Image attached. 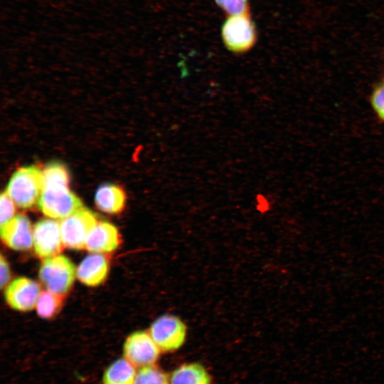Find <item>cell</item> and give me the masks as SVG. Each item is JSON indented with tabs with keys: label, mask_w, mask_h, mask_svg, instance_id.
<instances>
[{
	"label": "cell",
	"mask_w": 384,
	"mask_h": 384,
	"mask_svg": "<svg viewBox=\"0 0 384 384\" xmlns=\"http://www.w3.org/2000/svg\"><path fill=\"white\" fill-rule=\"evenodd\" d=\"M149 333L161 352H174L184 344L187 326L178 316L164 314L152 322Z\"/></svg>",
	"instance_id": "4"
},
{
	"label": "cell",
	"mask_w": 384,
	"mask_h": 384,
	"mask_svg": "<svg viewBox=\"0 0 384 384\" xmlns=\"http://www.w3.org/2000/svg\"><path fill=\"white\" fill-rule=\"evenodd\" d=\"M41 287L36 281L21 277L13 280L5 289V299L9 306L19 311H28L36 306Z\"/></svg>",
	"instance_id": "9"
},
{
	"label": "cell",
	"mask_w": 384,
	"mask_h": 384,
	"mask_svg": "<svg viewBox=\"0 0 384 384\" xmlns=\"http://www.w3.org/2000/svg\"><path fill=\"white\" fill-rule=\"evenodd\" d=\"M370 104L378 118L384 122V82L378 85L373 90Z\"/></svg>",
	"instance_id": "21"
},
{
	"label": "cell",
	"mask_w": 384,
	"mask_h": 384,
	"mask_svg": "<svg viewBox=\"0 0 384 384\" xmlns=\"http://www.w3.org/2000/svg\"><path fill=\"white\" fill-rule=\"evenodd\" d=\"M126 196L124 190L112 183H105L100 186L95 196L97 208L106 213L117 214L122 212L125 206Z\"/></svg>",
	"instance_id": "13"
},
{
	"label": "cell",
	"mask_w": 384,
	"mask_h": 384,
	"mask_svg": "<svg viewBox=\"0 0 384 384\" xmlns=\"http://www.w3.org/2000/svg\"><path fill=\"white\" fill-rule=\"evenodd\" d=\"M136 367L125 358L110 363L102 374V384H134Z\"/></svg>",
	"instance_id": "15"
},
{
	"label": "cell",
	"mask_w": 384,
	"mask_h": 384,
	"mask_svg": "<svg viewBox=\"0 0 384 384\" xmlns=\"http://www.w3.org/2000/svg\"><path fill=\"white\" fill-rule=\"evenodd\" d=\"M38 275L47 290L65 295L73 287L77 269L69 258L58 255L44 259Z\"/></svg>",
	"instance_id": "3"
},
{
	"label": "cell",
	"mask_w": 384,
	"mask_h": 384,
	"mask_svg": "<svg viewBox=\"0 0 384 384\" xmlns=\"http://www.w3.org/2000/svg\"><path fill=\"white\" fill-rule=\"evenodd\" d=\"M38 205L45 215L54 219L65 218L83 208L69 186H63L43 188Z\"/></svg>",
	"instance_id": "5"
},
{
	"label": "cell",
	"mask_w": 384,
	"mask_h": 384,
	"mask_svg": "<svg viewBox=\"0 0 384 384\" xmlns=\"http://www.w3.org/2000/svg\"><path fill=\"white\" fill-rule=\"evenodd\" d=\"M216 5L228 16L250 11L249 0H214Z\"/></svg>",
	"instance_id": "19"
},
{
	"label": "cell",
	"mask_w": 384,
	"mask_h": 384,
	"mask_svg": "<svg viewBox=\"0 0 384 384\" xmlns=\"http://www.w3.org/2000/svg\"><path fill=\"white\" fill-rule=\"evenodd\" d=\"M1 208V226L4 225L15 217V203L9 197L7 193L3 192L0 198Z\"/></svg>",
	"instance_id": "20"
},
{
	"label": "cell",
	"mask_w": 384,
	"mask_h": 384,
	"mask_svg": "<svg viewBox=\"0 0 384 384\" xmlns=\"http://www.w3.org/2000/svg\"><path fill=\"white\" fill-rule=\"evenodd\" d=\"M33 245L35 253L41 258L46 259L60 253L65 245L60 223L51 219L38 221L33 228Z\"/></svg>",
	"instance_id": "8"
},
{
	"label": "cell",
	"mask_w": 384,
	"mask_h": 384,
	"mask_svg": "<svg viewBox=\"0 0 384 384\" xmlns=\"http://www.w3.org/2000/svg\"><path fill=\"white\" fill-rule=\"evenodd\" d=\"M170 384H212L206 368L198 363H184L174 369L169 375Z\"/></svg>",
	"instance_id": "14"
},
{
	"label": "cell",
	"mask_w": 384,
	"mask_h": 384,
	"mask_svg": "<svg viewBox=\"0 0 384 384\" xmlns=\"http://www.w3.org/2000/svg\"><path fill=\"white\" fill-rule=\"evenodd\" d=\"M0 271H1V288L7 287L9 282L11 279V272L9 265L4 257L1 255L0 257Z\"/></svg>",
	"instance_id": "22"
},
{
	"label": "cell",
	"mask_w": 384,
	"mask_h": 384,
	"mask_svg": "<svg viewBox=\"0 0 384 384\" xmlns=\"http://www.w3.org/2000/svg\"><path fill=\"white\" fill-rule=\"evenodd\" d=\"M121 242L117 228L109 222L102 221L97 223L90 233L85 248L92 253L110 252L117 249Z\"/></svg>",
	"instance_id": "11"
},
{
	"label": "cell",
	"mask_w": 384,
	"mask_h": 384,
	"mask_svg": "<svg viewBox=\"0 0 384 384\" xmlns=\"http://www.w3.org/2000/svg\"><path fill=\"white\" fill-rule=\"evenodd\" d=\"M161 351L149 331H137L126 338L123 345V356L135 367L154 365Z\"/></svg>",
	"instance_id": "7"
},
{
	"label": "cell",
	"mask_w": 384,
	"mask_h": 384,
	"mask_svg": "<svg viewBox=\"0 0 384 384\" xmlns=\"http://www.w3.org/2000/svg\"><path fill=\"white\" fill-rule=\"evenodd\" d=\"M134 384H170L169 376L154 365L139 368Z\"/></svg>",
	"instance_id": "18"
},
{
	"label": "cell",
	"mask_w": 384,
	"mask_h": 384,
	"mask_svg": "<svg viewBox=\"0 0 384 384\" xmlns=\"http://www.w3.org/2000/svg\"><path fill=\"white\" fill-rule=\"evenodd\" d=\"M32 225L25 215L19 214L3 226H1V240L9 247L15 250H27L33 245Z\"/></svg>",
	"instance_id": "10"
},
{
	"label": "cell",
	"mask_w": 384,
	"mask_h": 384,
	"mask_svg": "<svg viewBox=\"0 0 384 384\" xmlns=\"http://www.w3.org/2000/svg\"><path fill=\"white\" fill-rule=\"evenodd\" d=\"M69 174L67 168L58 162H52L42 170V188L52 186H68Z\"/></svg>",
	"instance_id": "17"
},
{
	"label": "cell",
	"mask_w": 384,
	"mask_h": 384,
	"mask_svg": "<svg viewBox=\"0 0 384 384\" xmlns=\"http://www.w3.org/2000/svg\"><path fill=\"white\" fill-rule=\"evenodd\" d=\"M110 270L108 260L101 253L87 256L77 269V277L84 284L96 287L107 278Z\"/></svg>",
	"instance_id": "12"
},
{
	"label": "cell",
	"mask_w": 384,
	"mask_h": 384,
	"mask_svg": "<svg viewBox=\"0 0 384 384\" xmlns=\"http://www.w3.org/2000/svg\"><path fill=\"white\" fill-rule=\"evenodd\" d=\"M97 223L96 215L85 208L61 219L60 227L64 245L73 250L85 248L87 238Z\"/></svg>",
	"instance_id": "6"
},
{
	"label": "cell",
	"mask_w": 384,
	"mask_h": 384,
	"mask_svg": "<svg viewBox=\"0 0 384 384\" xmlns=\"http://www.w3.org/2000/svg\"><path fill=\"white\" fill-rule=\"evenodd\" d=\"M42 191V171L36 166L18 169L11 176L6 192L21 208H30L38 203Z\"/></svg>",
	"instance_id": "2"
},
{
	"label": "cell",
	"mask_w": 384,
	"mask_h": 384,
	"mask_svg": "<svg viewBox=\"0 0 384 384\" xmlns=\"http://www.w3.org/2000/svg\"><path fill=\"white\" fill-rule=\"evenodd\" d=\"M65 295L59 294L49 290L41 293L36 304L38 315L46 319L55 317L62 309Z\"/></svg>",
	"instance_id": "16"
},
{
	"label": "cell",
	"mask_w": 384,
	"mask_h": 384,
	"mask_svg": "<svg viewBox=\"0 0 384 384\" xmlns=\"http://www.w3.org/2000/svg\"><path fill=\"white\" fill-rule=\"evenodd\" d=\"M221 38L225 47L234 54H244L250 50L257 40L250 11L228 16L221 27Z\"/></svg>",
	"instance_id": "1"
}]
</instances>
